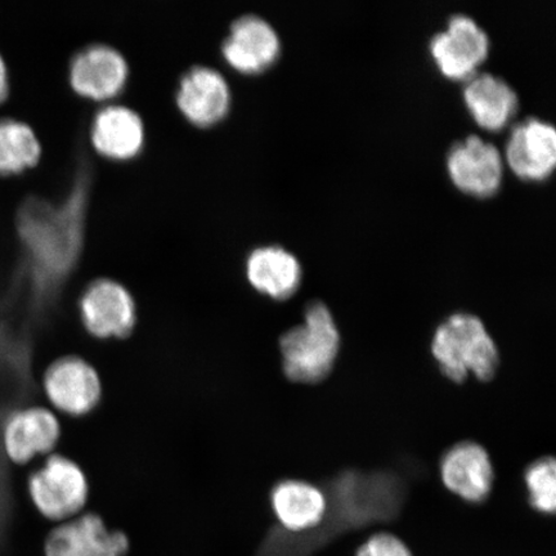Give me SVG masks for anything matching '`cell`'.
<instances>
[{"label": "cell", "instance_id": "obj_6", "mask_svg": "<svg viewBox=\"0 0 556 556\" xmlns=\"http://www.w3.org/2000/svg\"><path fill=\"white\" fill-rule=\"evenodd\" d=\"M489 34L464 13L451 16L446 29L429 41V51L440 72L450 79L467 80L490 53Z\"/></svg>", "mask_w": 556, "mask_h": 556}, {"label": "cell", "instance_id": "obj_5", "mask_svg": "<svg viewBox=\"0 0 556 556\" xmlns=\"http://www.w3.org/2000/svg\"><path fill=\"white\" fill-rule=\"evenodd\" d=\"M83 328L101 340L127 339L137 325L135 298L121 282L97 278L83 290L78 303Z\"/></svg>", "mask_w": 556, "mask_h": 556}, {"label": "cell", "instance_id": "obj_13", "mask_svg": "<svg viewBox=\"0 0 556 556\" xmlns=\"http://www.w3.org/2000/svg\"><path fill=\"white\" fill-rule=\"evenodd\" d=\"M128 76L127 60L108 45H90L74 54L70 83L76 92L94 100H106L121 92Z\"/></svg>", "mask_w": 556, "mask_h": 556}, {"label": "cell", "instance_id": "obj_3", "mask_svg": "<svg viewBox=\"0 0 556 556\" xmlns=\"http://www.w3.org/2000/svg\"><path fill=\"white\" fill-rule=\"evenodd\" d=\"M342 338L328 305L313 301L304 311L303 324L282 333V370L299 384H318L336 366Z\"/></svg>", "mask_w": 556, "mask_h": 556}, {"label": "cell", "instance_id": "obj_15", "mask_svg": "<svg viewBox=\"0 0 556 556\" xmlns=\"http://www.w3.org/2000/svg\"><path fill=\"white\" fill-rule=\"evenodd\" d=\"M278 525L289 533H307L325 523L329 500L318 485L301 479H283L269 493Z\"/></svg>", "mask_w": 556, "mask_h": 556}, {"label": "cell", "instance_id": "obj_17", "mask_svg": "<svg viewBox=\"0 0 556 556\" xmlns=\"http://www.w3.org/2000/svg\"><path fill=\"white\" fill-rule=\"evenodd\" d=\"M296 256L280 245L255 248L247 260V277L252 287L274 301H288L302 282Z\"/></svg>", "mask_w": 556, "mask_h": 556}, {"label": "cell", "instance_id": "obj_8", "mask_svg": "<svg viewBox=\"0 0 556 556\" xmlns=\"http://www.w3.org/2000/svg\"><path fill=\"white\" fill-rule=\"evenodd\" d=\"M447 172L457 189L472 197L486 198L502 186L504 157L495 144L470 135L451 146Z\"/></svg>", "mask_w": 556, "mask_h": 556}, {"label": "cell", "instance_id": "obj_16", "mask_svg": "<svg viewBox=\"0 0 556 556\" xmlns=\"http://www.w3.org/2000/svg\"><path fill=\"white\" fill-rule=\"evenodd\" d=\"M231 102L225 76L208 66H193L184 74L177 89V103L190 122L211 125L224 117Z\"/></svg>", "mask_w": 556, "mask_h": 556}, {"label": "cell", "instance_id": "obj_14", "mask_svg": "<svg viewBox=\"0 0 556 556\" xmlns=\"http://www.w3.org/2000/svg\"><path fill=\"white\" fill-rule=\"evenodd\" d=\"M280 37L266 18L245 15L233 21L222 46L228 64L242 73H260L277 60Z\"/></svg>", "mask_w": 556, "mask_h": 556}, {"label": "cell", "instance_id": "obj_19", "mask_svg": "<svg viewBox=\"0 0 556 556\" xmlns=\"http://www.w3.org/2000/svg\"><path fill=\"white\" fill-rule=\"evenodd\" d=\"M90 136L94 148L101 154L113 159H128L142 149L143 122L135 110L124 104H108L96 114Z\"/></svg>", "mask_w": 556, "mask_h": 556}, {"label": "cell", "instance_id": "obj_12", "mask_svg": "<svg viewBox=\"0 0 556 556\" xmlns=\"http://www.w3.org/2000/svg\"><path fill=\"white\" fill-rule=\"evenodd\" d=\"M440 472L444 486L469 504L484 503L495 482L489 452L476 442H460L444 452Z\"/></svg>", "mask_w": 556, "mask_h": 556}, {"label": "cell", "instance_id": "obj_21", "mask_svg": "<svg viewBox=\"0 0 556 556\" xmlns=\"http://www.w3.org/2000/svg\"><path fill=\"white\" fill-rule=\"evenodd\" d=\"M556 464L553 457H541L528 465L525 483L528 503L542 516H554L556 510Z\"/></svg>", "mask_w": 556, "mask_h": 556}, {"label": "cell", "instance_id": "obj_1", "mask_svg": "<svg viewBox=\"0 0 556 556\" xmlns=\"http://www.w3.org/2000/svg\"><path fill=\"white\" fill-rule=\"evenodd\" d=\"M88 185L86 165L80 166L72 189L59 203L30 199L20 213V235L29 250L40 294L48 301L59 293L80 258Z\"/></svg>", "mask_w": 556, "mask_h": 556}, {"label": "cell", "instance_id": "obj_18", "mask_svg": "<svg viewBox=\"0 0 556 556\" xmlns=\"http://www.w3.org/2000/svg\"><path fill=\"white\" fill-rule=\"evenodd\" d=\"M463 96L472 119L489 130L503 129L519 106L516 89L491 73L471 75L465 80Z\"/></svg>", "mask_w": 556, "mask_h": 556}, {"label": "cell", "instance_id": "obj_2", "mask_svg": "<svg viewBox=\"0 0 556 556\" xmlns=\"http://www.w3.org/2000/svg\"><path fill=\"white\" fill-rule=\"evenodd\" d=\"M432 354L443 377L463 384L472 375L479 381L496 377L500 353L482 319L458 312L438 326Z\"/></svg>", "mask_w": 556, "mask_h": 556}, {"label": "cell", "instance_id": "obj_7", "mask_svg": "<svg viewBox=\"0 0 556 556\" xmlns=\"http://www.w3.org/2000/svg\"><path fill=\"white\" fill-rule=\"evenodd\" d=\"M43 389L54 408L73 417L93 413L102 400V382L96 368L78 356L55 359L43 375Z\"/></svg>", "mask_w": 556, "mask_h": 556}, {"label": "cell", "instance_id": "obj_20", "mask_svg": "<svg viewBox=\"0 0 556 556\" xmlns=\"http://www.w3.org/2000/svg\"><path fill=\"white\" fill-rule=\"evenodd\" d=\"M41 146L29 124L3 117L0 119V176H11L39 162Z\"/></svg>", "mask_w": 556, "mask_h": 556}, {"label": "cell", "instance_id": "obj_9", "mask_svg": "<svg viewBox=\"0 0 556 556\" xmlns=\"http://www.w3.org/2000/svg\"><path fill=\"white\" fill-rule=\"evenodd\" d=\"M127 534L109 530L94 513H86L55 527L46 540V556H124L129 551Z\"/></svg>", "mask_w": 556, "mask_h": 556}, {"label": "cell", "instance_id": "obj_11", "mask_svg": "<svg viewBox=\"0 0 556 556\" xmlns=\"http://www.w3.org/2000/svg\"><path fill=\"white\" fill-rule=\"evenodd\" d=\"M505 160L518 177L546 179L556 164V130L536 116L514 125L505 148Z\"/></svg>", "mask_w": 556, "mask_h": 556}, {"label": "cell", "instance_id": "obj_22", "mask_svg": "<svg viewBox=\"0 0 556 556\" xmlns=\"http://www.w3.org/2000/svg\"><path fill=\"white\" fill-rule=\"evenodd\" d=\"M354 556H414V554L395 534L381 532L368 538Z\"/></svg>", "mask_w": 556, "mask_h": 556}, {"label": "cell", "instance_id": "obj_10", "mask_svg": "<svg viewBox=\"0 0 556 556\" xmlns=\"http://www.w3.org/2000/svg\"><path fill=\"white\" fill-rule=\"evenodd\" d=\"M61 438V426L51 409L27 406L15 409L2 428V447L7 458L26 465L35 457L51 454Z\"/></svg>", "mask_w": 556, "mask_h": 556}, {"label": "cell", "instance_id": "obj_23", "mask_svg": "<svg viewBox=\"0 0 556 556\" xmlns=\"http://www.w3.org/2000/svg\"><path fill=\"white\" fill-rule=\"evenodd\" d=\"M10 94V76L3 55L0 54V103L7 100Z\"/></svg>", "mask_w": 556, "mask_h": 556}, {"label": "cell", "instance_id": "obj_4", "mask_svg": "<svg viewBox=\"0 0 556 556\" xmlns=\"http://www.w3.org/2000/svg\"><path fill=\"white\" fill-rule=\"evenodd\" d=\"M27 491L37 510L47 519L66 521L87 504L86 472L66 456L51 455L27 479Z\"/></svg>", "mask_w": 556, "mask_h": 556}]
</instances>
